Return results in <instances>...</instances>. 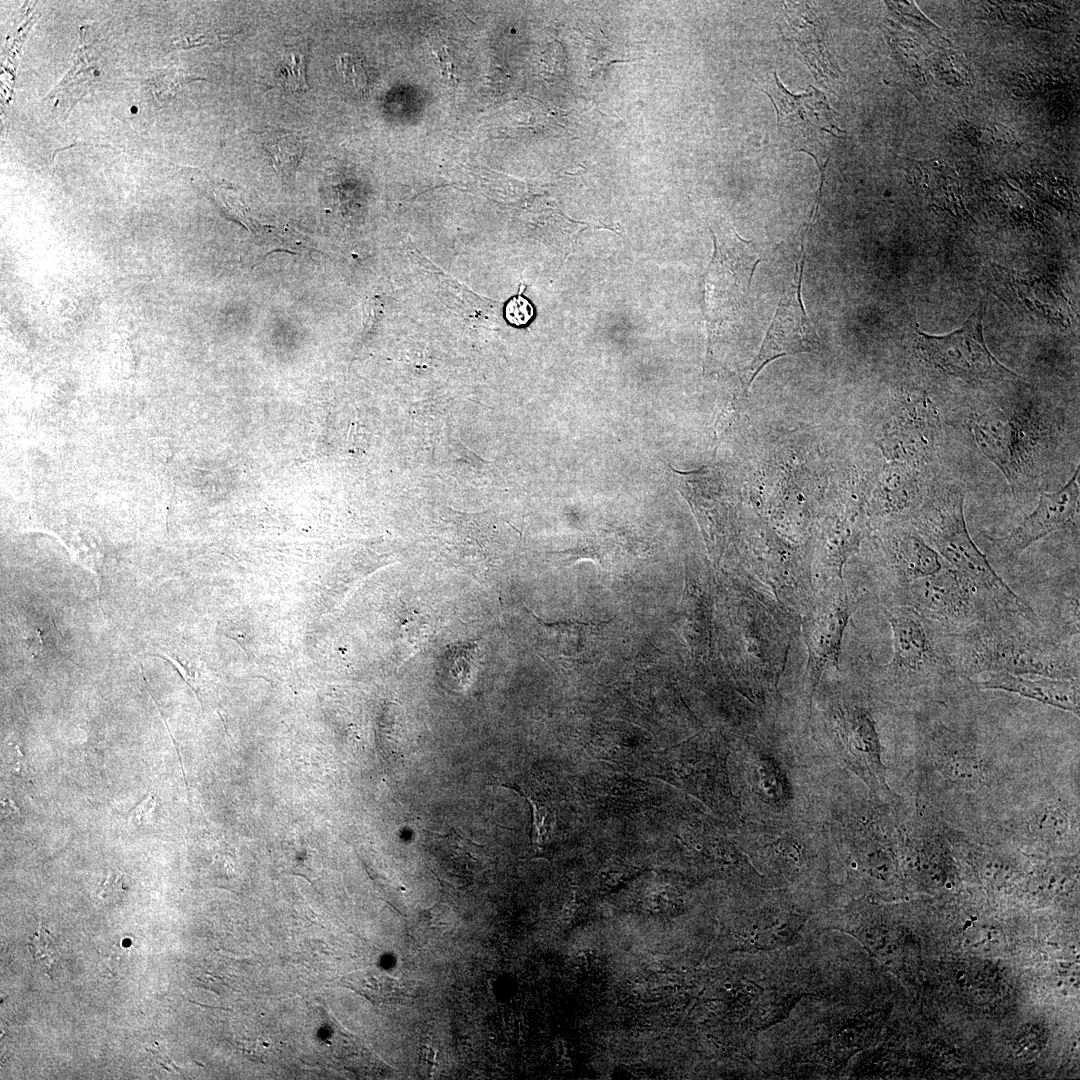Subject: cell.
<instances>
[{
  "label": "cell",
  "instance_id": "ffe728a7",
  "mask_svg": "<svg viewBox=\"0 0 1080 1080\" xmlns=\"http://www.w3.org/2000/svg\"><path fill=\"white\" fill-rule=\"evenodd\" d=\"M307 44L299 43L285 48L276 68V77L286 91L308 90L306 81Z\"/></svg>",
  "mask_w": 1080,
  "mask_h": 1080
},
{
  "label": "cell",
  "instance_id": "4fadbf2b",
  "mask_svg": "<svg viewBox=\"0 0 1080 1080\" xmlns=\"http://www.w3.org/2000/svg\"><path fill=\"white\" fill-rule=\"evenodd\" d=\"M669 469L673 483L695 514L709 552L720 549L728 514L724 486L707 468L693 472Z\"/></svg>",
  "mask_w": 1080,
  "mask_h": 1080
},
{
  "label": "cell",
  "instance_id": "8fae6325",
  "mask_svg": "<svg viewBox=\"0 0 1080 1080\" xmlns=\"http://www.w3.org/2000/svg\"><path fill=\"white\" fill-rule=\"evenodd\" d=\"M884 551V584L895 600L911 583L936 574L947 565L914 529L902 528L891 533L885 540Z\"/></svg>",
  "mask_w": 1080,
  "mask_h": 1080
},
{
  "label": "cell",
  "instance_id": "9a60e30c",
  "mask_svg": "<svg viewBox=\"0 0 1080 1080\" xmlns=\"http://www.w3.org/2000/svg\"><path fill=\"white\" fill-rule=\"evenodd\" d=\"M596 632L590 623H543L538 638L545 658L571 668L587 662Z\"/></svg>",
  "mask_w": 1080,
  "mask_h": 1080
},
{
  "label": "cell",
  "instance_id": "30bf717a",
  "mask_svg": "<svg viewBox=\"0 0 1080 1080\" xmlns=\"http://www.w3.org/2000/svg\"><path fill=\"white\" fill-rule=\"evenodd\" d=\"M758 261L753 246L740 238L721 244L710 279L709 306L715 318L738 316Z\"/></svg>",
  "mask_w": 1080,
  "mask_h": 1080
},
{
  "label": "cell",
  "instance_id": "6da1fadb",
  "mask_svg": "<svg viewBox=\"0 0 1080 1080\" xmlns=\"http://www.w3.org/2000/svg\"><path fill=\"white\" fill-rule=\"evenodd\" d=\"M939 634L944 651L960 677L1006 672L1079 678L1078 649L1044 633L1039 622L998 615L957 634Z\"/></svg>",
  "mask_w": 1080,
  "mask_h": 1080
},
{
  "label": "cell",
  "instance_id": "484cf974",
  "mask_svg": "<svg viewBox=\"0 0 1080 1080\" xmlns=\"http://www.w3.org/2000/svg\"><path fill=\"white\" fill-rule=\"evenodd\" d=\"M125 876L123 873L113 871L109 874L106 881L101 887L100 895L103 898L113 896L115 893H120L124 890Z\"/></svg>",
  "mask_w": 1080,
  "mask_h": 1080
},
{
  "label": "cell",
  "instance_id": "2e32d148",
  "mask_svg": "<svg viewBox=\"0 0 1080 1080\" xmlns=\"http://www.w3.org/2000/svg\"><path fill=\"white\" fill-rule=\"evenodd\" d=\"M673 623L693 654L703 655L710 648L712 608L698 583L685 582Z\"/></svg>",
  "mask_w": 1080,
  "mask_h": 1080
},
{
  "label": "cell",
  "instance_id": "603a6c76",
  "mask_svg": "<svg viewBox=\"0 0 1080 1080\" xmlns=\"http://www.w3.org/2000/svg\"><path fill=\"white\" fill-rule=\"evenodd\" d=\"M533 316V305L521 294L511 298L505 306V318L515 327L526 326L531 322Z\"/></svg>",
  "mask_w": 1080,
  "mask_h": 1080
},
{
  "label": "cell",
  "instance_id": "cb8c5ba5",
  "mask_svg": "<svg viewBox=\"0 0 1080 1080\" xmlns=\"http://www.w3.org/2000/svg\"><path fill=\"white\" fill-rule=\"evenodd\" d=\"M532 806L533 813V825H532V842L536 845H540L543 842L546 832V818L547 810L543 806H539L537 802L529 797H526Z\"/></svg>",
  "mask_w": 1080,
  "mask_h": 1080
},
{
  "label": "cell",
  "instance_id": "7402d4cb",
  "mask_svg": "<svg viewBox=\"0 0 1080 1080\" xmlns=\"http://www.w3.org/2000/svg\"><path fill=\"white\" fill-rule=\"evenodd\" d=\"M336 67L346 85H349L359 96H366L369 85L368 75L364 62L359 56L350 53L340 54L336 60Z\"/></svg>",
  "mask_w": 1080,
  "mask_h": 1080
},
{
  "label": "cell",
  "instance_id": "d6986e66",
  "mask_svg": "<svg viewBox=\"0 0 1080 1080\" xmlns=\"http://www.w3.org/2000/svg\"><path fill=\"white\" fill-rule=\"evenodd\" d=\"M942 747H938L937 758L943 773L951 779L962 782H974L981 767L975 756L965 747L957 746L956 740L950 741V732L945 733Z\"/></svg>",
  "mask_w": 1080,
  "mask_h": 1080
},
{
  "label": "cell",
  "instance_id": "7a4b0ae2",
  "mask_svg": "<svg viewBox=\"0 0 1080 1080\" xmlns=\"http://www.w3.org/2000/svg\"><path fill=\"white\" fill-rule=\"evenodd\" d=\"M918 526L927 543L975 588L992 615L1039 622L1034 610L998 575L971 538L961 491H953L933 502L920 516Z\"/></svg>",
  "mask_w": 1080,
  "mask_h": 1080
},
{
  "label": "cell",
  "instance_id": "ac0fdd59",
  "mask_svg": "<svg viewBox=\"0 0 1080 1080\" xmlns=\"http://www.w3.org/2000/svg\"><path fill=\"white\" fill-rule=\"evenodd\" d=\"M263 146L283 179H291L304 152L303 140L293 132L268 131Z\"/></svg>",
  "mask_w": 1080,
  "mask_h": 1080
},
{
  "label": "cell",
  "instance_id": "83f0119b",
  "mask_svg": "<svg viewBox=\"0 0 1080 1080\" xmlns=\"http://www.w3.org/2000/svg\"><path fill=\"white\" fill-rule=\"evenodd\" d=\"M631 993H632L633 996H638L639 995V991L637 989H632Z\"/></svg>",
  "mask_w": 1080,
  "mask_h": 1080
},
{
  "label": "cell",
  "instance_id": "9c48e42d",
  "mask_svg": "<svg viewBox=\"0 0 1080 1080\" xmlns=\"http://www.w3.org/2000/svg\"><path fill=\"white\" fill-rule=\"evenodd\" d=\"M1079 468L1063 487L1043 493L1035 509L1017 526L994 540L999 554L1006 559L1018 557L1025 549L1067 525L1079 507Z\"/></svg>",
  "mask_w": 1080,
  "mask_h": 1080
},
{
  "label": "cell",
  "instance_id": "3957f363",
  "mask_svg": "<svg viewBox=\"0 0 1080 1080\" xmlns=\"http://www.w3.org/2000/svg\"><path fill=\"white\" fill-rule=\"evenodd\" d=\"M886 615L892 629L893 655L878 668L881 680L908 692L960 677L944 651L938 630L917 612L904 604H892Z\"/></svg>",
  "mask_w": 1080,
  "mask_h": 1080
},
{
  "label": "cell",
  "instance_id": "44dd1931",
  "mask_svg": "<svg viewBox=\"0 0 1080 1080\" xmlns=\"http://www.w3.org/2000/svg\"><path fill=\"white\" fill-rule=\"evenodd\" d=\"M617 551L618 545L611 536L606 533H592L586 535L576 547L563 553L571 562L590 559L608 569L613 564Z\"/></svg>",
  "mask_w": 1080,
  "mask_h": 1080
},
{
  "label": "cell",
  "instance_id": "5bb4252c",
  "mask_svg": "<svg viewBox=\"0 0 1080 1080\" xmlns=\"http://www.w3.org/2000/svg\"><path fill=\"white\" fill-rule=\"evenodd\" d=\"M982 689L1020 695L1079 715V678L1057 679L1040 675L986 673L978 683Z\"/></svg>",
  "mask_w": 1080,
  "mask_h": 1080
},
{
  "label": "cell",
  "instance_id": "e0dca14e",
  "mask_svg": "<svg viewBox=\"0 0 1080 1080\" xmlns=\"http://www.w3.org/2000/svg\"><path fill=\"white\" fill-rule=\"evenodd\" d=\"M87 29L81 28L80 45L75 53V58L71 69L66 74L64 79L59 85L52 91L51 97L58 104L60 102H66L67 104L72 101L71 99L77 98V89L87 81H91L94 77V72L97 67V55L95 54V47L92 44V40L88 39Z\"/></svg>",
  "mask_w": 1080,
  "mask_h": 1080
},
{
  "label": "cell",
  "instance_id": "ba28073f",
  "mask_svg": "<svg viewBox=\"0 0 1080 1080\" xmlns=\"http://www.w3.org/2000/svg\"><path fill=\"white\" fill-rule=\"evenodd\" d=\"M834 733L843 759L872 792L887 790L875 721L859 699L838 700L831 711Z\"/></svg>",
  "mask_w": 1080,
  "mask_h": 1080
},
{
  "label": "cell",
  "instance_id": "4316f807",
  "mask_svg": "<svg viewBox=\"0 0 1080 1080\" xmlns=\"http://www.w3.org/2000/svg\"><path fill=\"white\" fill-rule=\"evenodd\" d=\"M155 804L153 795H149L141 801L130 813L129 820L134 824H141L144 820H147L148 816L152 812Z\"/></svg>",
  "mask_w": 1080,
  "mask_h": 1080
},
{
  "label": "cell",
  "instance_id": "277c9868",
  "mask_svg": "<svg viewBox=\"0 0 1080 1080\" xmlns=\"http://www.w3.org/2000/svg\"><path fill=\"white\" fill-rule=\"evenodd\" d=\"M892 604L911 607L942 634H957L993 616L975 588L948 564L911 583Z\"/></svg>",
  "mask_w": 1080,
  "mask_h": 1080
},
{
  "label": "cell",
  "instance_id": "8992f818",
  "mask_svg": "<svg viewBox=\"0 0 1080 1080\" xmlns=\"http://www.w3.org/2000/svg\"><path fill=\"white\" fill-rule=\"evenodd\" d=\"M852 602L842 578L830 580L810 596L802 620L809 687L813 692L824 672L837 668Z\"/></svg>",
  "mask_w": 1080,
  "mask_h": 1080
},
{
  "label": "cell",
  "instance_id": "d4e9b609",
  "mask_svg": "<svg viewBox=\"0 0 1080 1080\" xmlns=\"http://www.w3.org/2000/svg\"><path fill=\"white\" fill-rule=\"evenodd\" d=\"M224 38H227V35H221L215 32H205L198 35H186L179 38L175 40V45L179 48H191L210 44L214 45L220 43Z\"/></svg>",
  "mask_w": 1080,
  "mask_h": 1080
},
{
  "label": "cell",
  "instance_id": "52a82bcc",
  "mask_svg": "<svg viewBox=\"0 0 1080 1080\" xmlns=\"http://www.w3.org/2000/svg\"><path fill=\"white\" fill-rule=\"evenodd\" d=\"M803 265L804 254L797 263L793 279L778 305L760 351L745 372L746 388L769 362L782 356L814 352L821 348L820 338L801 299Z\"/></svg>",
  "mask_w": 1080,
  "mask_h": 1080
},
{
  "label": "cell",
  "instance_id": "7c38bea8",
  "mask_svg": "<svg viewBox=\"0 0 1080 1080\" xmlns=\"http://www.w3.org/2000/svg\"><path fill=\"white\" fill-rule=\"evenodd\" d=\"M971 432L981 452L1014 484L1027 452L1016 416L1002 410L981 413L973 418Z\"/></svg>",
  "mask_w": 1080,
  "mask_h": 1080
},
{
  "label": "cell",
  "instance_id": "5b68a950",
  "mask_svg": "<svg viewBox=\"0 0 1080 1080\" xmlns=\"http://www.w3.org/2000/svg\"><path fill=\"white\" fill-rule=\"evenodd\" d=\"M983 309L948 335L917 334V352L928 364L965 380H1011L1019 378L989 351L983 336Z\"/></svg>",
  "mask_w": 1080,
  "mask_h": 1080
}]
</instances>
